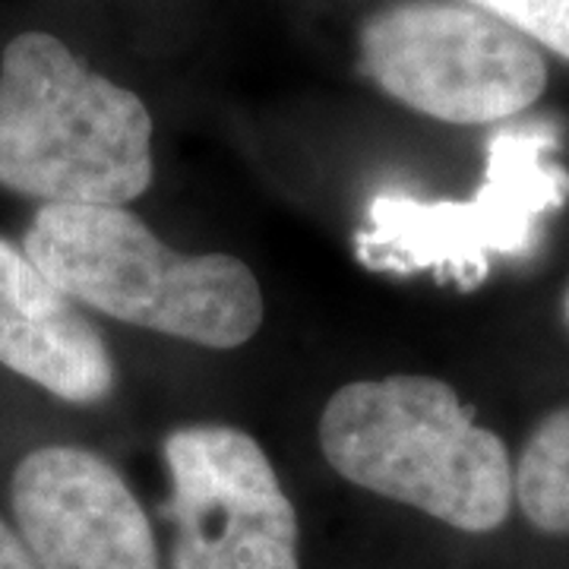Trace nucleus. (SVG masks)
Masks as SVG:
<instances>
[{"label":"nucleus","mask_w":569,"mask_h":569,"mask_svg":"<svg viewBox=\"0 0 569 569\" xmlns=\"http://www.w3.org/2000/svg\"><path fill=\"white\" fill-rule=\"evenodd\" d=\"M22 250L77 305L203 348H238L263 323V291L231 253H181L127 206L41 203Z\"/></svg>","instance_id":"obj_1"},{"label":"nucleus","mask_w":569,"mask_h":569,"mask_svg":"<svg viewBox=\"0 0 569 569\" xmlns=\"http://www.w3.org/2000/svg\"><path fill=\"white\" fill-rule=\"evenodd\" d=\"M326 462L358 488L459 531H493L512 509V462L456 389L415 373L358 380L323 408Z\"/></svg>","instance_id":"obj_2"},{"label":"nucleus","mask_w":569,"mask_h":569,"mask_svg":"<svg viewBox=\"0 0 569 569\" xmlns=\"http://www.w3.org/2000/svg\"><path fill=\"white\" fill-rule=\"evenodd\" d=\"M152 183V114L48 32L0 54V187L44 203L127 206Z\"/></svg>","instance_id":"obj_3"},{"label":"nucleus","mask_w":569,"mask_h":569,"mask_svg":"<svg viewBox=\"0 0 569 569\" xmlns=\"http://www.w3.org/2000/svg\"><path fill=\"white\" fill-rule=\"evenodd\" d=\"M361 70L396 102L447 123H497L548 89L538 44L471 3L399 0L361 29Z\"/></svg>","instance_id":"obj_4"},{"label":"nucleus","mask_w":569,"mask_h":569,"mask_svg":"<svg viewBox=\"0 0 569 569\" xmlns=\"http://www.w3.org/2000/svg\"><path fill=\"white\" fill-rule=\"evenodd\" d=\"M548 156L545 133L507 130L490 142L488 178L471 200L425 203L380 193L355 241L358 260L373 272H430L437 282L475 288L488 279L493 257L529 250L541 219L567 200V171Z\"/></svg>","instance_id":"obj_5"},{"label":"nucleus","mask_w":569,"mask_h":569,"mask_svg":"<svg viewBox=\"0 0 569 569\" xmlns=\"http://www.w3.org/2000/svg\"><path fill=\"white\" fill-rule=\"evenodd\" d=\"M162 452L171 475V569H301L295 507L250 433L178 427Z\"/></svg>","instance_id":"obj_6"},{"label":"nucleus","mask_w":569,"mask_h":569,"mask_svg":"<svg viewBox=\"0 0 569 569\" xmlns=\"http://www.w3.org/2000/svg\"><path fill=\"white\" fill-rule=\"evenodd\" d=\"M10 500L39 569H159L140 500L89 449L41 447L22 456Z\"/></svg>","instance_id":"obj_7"},{"label":"nucleus","mask_w":569,"mask_h":569,"mask_svg":"<svg viewBox=\"0 0 569 569\" xmlns=\"http://www.w3.org/2000/svg\"><path fill=\"white\" fill-rule=\"evenodd\" d=\"M0 365L73 406H96L114 389L102 332L7 238H0Z\"/></svg>","instance_id":"obj_8"},{"label":"nucleus","mask_w":569,"mask_h":569,"mask_svg":"<svg viewBox=\"0 0 569 569\" xmlns=\"http://www.w3.org/2000/svg\"><path fill=\"white\" fill-rule=\"evenodd\" d=\"M512 497L535 529L569 535V406L531 430L512 471Z\"/></svg>","instance_id":"obj_9"},{"label":"nucleus","mask_w":569,"mask_h":569,"mask_svg":"<svg viewBox=\"0 0 569 569\" xmlns=\"http://www.w3.org/2000/svg\"><path fill=\"white\" fill-rule=\"evenodd\" d=\"M569 61V0H468Z\"/></svg>","instance_id":"obj_10"},{"label":"nucleus","mask_w":569,"mask_h":569,"mask_svg":"<svg viewBox=\"0 0 569 569\" xmlns=\"http://www.w3.org/2000/svg\"><path fill=\"white\" fill-rule=\"evenodd\" d=\"M0 569H39L32 553L22 545L20 531L10 529L3 519H0Z\"/></svg>","instance_id":"obj_11"},{"label":"nucleus","mask_w":569,"mask_h":569,"mask_svg":"<svg viewBox=\"0 0 569 569\" xmlns=\"http://www.w3.org/2000/svg\"><path fill=\"white\" fill-rule=\"evenodd\" d=\"M563 317H567V326H569V291H567V301H563Z\"/></svg>","instance_id":"obj_12"}]
</instances>
